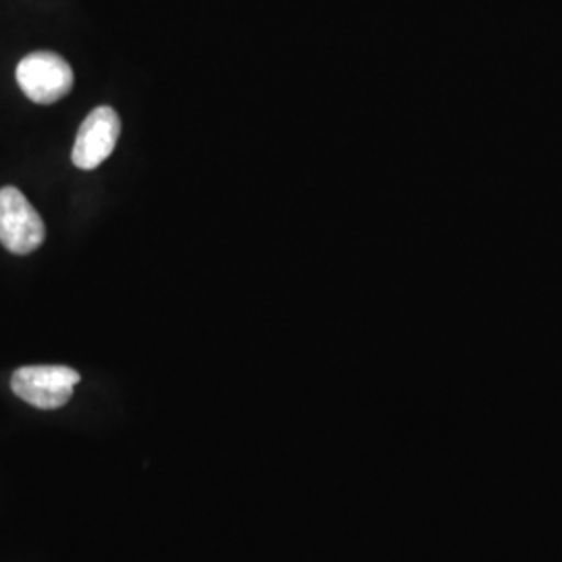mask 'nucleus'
<instances>
[{
  "instance_id": "nucleus-4",
  "label": "nucleus",
  "mask_w": 562,
  "mask_h": 562,
  "mask_svg": "<svg viewBox=\"0 0 562 562\" xmlns=\"http://www.w3.org/2000/svg\"><path fill=\"white\" fill-rule=\"evenodd\" d=\"M121 121L115 109H94L78 130L71 161L83 171H92L111 157L120 140Z\"/></svg>"
},
{
  "instance_id": "nucleus-1",
  "label": "nucleus",
  "mask_w": 562,
  "mask_h": 562,
  "mask_svg": "<svg viewBox=\"0 0 562 562\" xmlns=\"http://www.w3.org/2000/svg\"><path fill=\"white\" fill-rule=\"evenodd\" d=\"M80 380L76 369L63 364H36L18 369L11 378V390L21 401L41 411H55L71 401L74 387Z\"/></svg>"
},
{
  "instance_id": "nucleus-3",
  "label": "nucleus",
  "mask_w": 562,
  "mask_h": 562,
  "mask_svg": "<svg viewBox=\"0 0 562 562\" xmlns=\"http://www.w3.org/2000/svg\"><path fill=\"white\" fill-rule=\"evenodd\" d=\"M46 236L38 211L18 188L0 190V244L13 255H30L38 250Z\"/></svg>"
},
{
  "instance_id": "nucleus-2",
  "label": "nucleus",
  "mask_w": 562,
  "mask_h": 562,
  "mask_svg": "<svg viewBox=\"0 0 562 562\" xmlns=\"http://www.w3.org/2000/svg\"><path fill=\"white\" fill-rule=\"evenodd\" d=\"M15 78L23 94L36 104H55L74 88L69 63L55 53H32L23 57Z\"/></svg>"
}]
</instances>
